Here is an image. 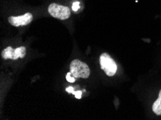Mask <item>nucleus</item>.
Listing matches in <instances>:
<instances>
[{"mask_svg":"<svg viewBox=\"0 0 161 120\" xmlns=\"http://www.w3.org/2000/svg\"><path fill=\"white\" fill-rule=\"evenodd\" d=\"M70 73L75 78H87L90 76V68L85 63L80 60H72L69 65Z\"/></svg>","mask_w":161,"mask_h":120,"instance_id":"f257e3e1","label":"nucleus"},{"mask_svg":"<svg viewBox=\"0 0 161 120\" xmlns=\"http://www.w3.org/2000/svg\"><path fill=\"white\" fill-rule=\"evenodd\" d=\"M101 67L108 76H113L117 70V65L112 58L108 53H103L100 56Z\"/></svg>","mask_w":161,"mask_h":120,"instance_id":"f03ea898","label":"nucleus"},{"mask_svg":"<svg viewBox=\"0 0 161 120\" xmlns=\"http://www.w3.org/2000/svg\"><path fill=\"white\" fill-rule=\"evenodd\" d=\"M48 13L52 15L53 18H57L58 19H68L70 17L69 9L67 7H64L59 4L52 3L51 4L48 8Z\"/></svg>","mask_w":161,"mask_h":120,"instance_id":"7ed1b4c3","label":"nucleus"},{"mask_svg":"<svg viewBox=\"0 0 161 120\" xmlns=\"http://www.w3.org/2000/svg\"><path fill=\"white\" fill-rule=\"evenodd\" d=\"M26 49L23 46L19 47L16 49H13V48L7 47L4 49L2 52V58L3 59H11V60H17L19 58H23L25 56Z\"/></svg>","mask_w":161,"mask_h":120,"instance_id":"20e7f679","label":"nucleus"},{"mask_svg":"<svg viewBox=\"0 0 161 120\" xmlns=\"http://www.w3.org/2000/svg\"><path fill=\"white\" fill-rule=\"evenodd\" d=\"M33 20V15L31 13H26L24 15L9 18V23L14 27L28 25Z\"/></svg>","mask_w":161,"mask_h":120,"instance_id":"39448f33","label":"nucleus"},{"mask_svg":"<svg viewBox=\"0 0 161 120\" xmlns=\"http://www.w3.org/2000/svg\"><path fill=\"white\" fill-rule=\"evenodd\" d=\"M153 111L156 115L160 116L161 115V89L159 92L158 99L154 102L153 105Z\"/></svg>","mask_w":161,"mask_h":120,"instance_id":"423d86ee","label":"nucleus"},{"mask_svg":"<svg viewBox=\"0 0 161 120\" xmlns=\"http://www.w3.org/2000/svg\"><path fill=\"white\" fill-rule=\"evenodd\" d=\"M66 78H67V80L70 83H73V82L75 81V78L72 76L71 73H70V72L68 73L67 76H66Z\"/></svg>","mask_w":161,"mask_h":120,"instance_id":"0eeeda50","label":"nucleus"},{"mask_svg":"<svg viewBox=\"0 0 161 120\" xmlns=\"http://www.w3.org/2000/svg\"><path fill=\"white\" fill-rule=\"evenodd\" d=\"M80 8V2H74V4H73L72 5V9L74 11H77L78 9Z\"/></svg>","mask_w":161,"mask_h":120,"instance_id":"6e6552de","label":"nucleus"},{"mask_svg":"<svg viewBox=\"0 0 161 120\" xmlns=\"http://www.w3.org/2000/svg\"><path fill=\"white\" fill-rule=\"evenodd\" d=\"M75 97L77 98V99H81L82 97V92L80 91H75L74 93Z\"/></svg>","mask_w":161,"mask_h":120,"instance_id":"1a4fd4ad","label":"nucleus"},{"mask_svg":"<svg viewBox=\"0 0 161 120\" xmlns=\"http://www.w3.org/2000/svg\"><path fill=\"white\" fill-rule=\"evenodd\" d=\"M66 91H67L68 93H70V94H74V93H75L74 88L72 87V86H69V87L67 88V89H66Z\"/></svg>","mask_w":161,"mask_h":120,"instance_id":"9d476101","label":"nucleus"}]
</instances>
